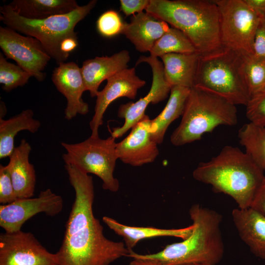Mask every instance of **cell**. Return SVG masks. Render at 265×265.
I'll list each match as a JSON object with an SVG mask.
<instances>
[{
	"label": "cell",
	"mask_w": 265,
	"mask_h": 265,
	"mask_svg": "<svg viewBox=\"0 0 265 265\" xmlns=\"http://www.w3.org/2000/svg\"><path fill=\"white\" fill-rule=\"evenodd\" d=\"M0 265H59L33 234L20 230L0 234Z\"/></svg>",
	"instance_id": "obj_12"
},
{
	"label": "cell",
	"mask_w": 265,
	"mask_h": 265,
	"mask_svg": "<svg viewBox=\"0 0 265 265\" xmlns=\"http://www.w3.org/2000/svg\"><path fill=\"white\" fill-rule=\"evenodd\" d=\"M97 2L92 0L68 13L42 20L24 18L8 4L4 5L0 7V20L7 27L39 40L59 65L68 58L61 50L62 42L67 38L77 37L75 26L90 12Z\"/></svg>",
	"instance_id": "obj_6"
},
{
	"label": "cell",
	"mask_w": 265,
	"mask_h": 265,
	"mask_svg": "<svg viewBox=\"0 0 265 265\" xmlns=\"http://www.w3.org/2000/svg\"><path fill=\"white\" fill-rule=\"evenodd\" d=\"M182 120L170 137L177 146L200 140L202 135L220 125L235 126L238 122L236 105L213 93L192 87Z\"/></svg>",
	"instance_id": "obj_5"
},
{
	"label": "cell",
	"mask_w": 265,
	"mask_h": 265,
	"mask_svg": "<svg viewBox=\"0 0 265 265\" xmlns=\"http://www.w3.org/2000/svg\"><path fill=\"white\" fill-rule=\"evenodd\" d=\"M184 265H212L208 264H190Z\"/></svg>",
	"instance_id": "obj_38"
},
{
	"label": "cell",
	"mask_w": 265,
	"mask_h": 265,
	"mask_svg": "<svg viewBox=\"0 0 265 265\" xmlns=\"http://www.w3.org/2000/svg\"><path fill=\"white\" fill-rule=\"evenodd\" d=\"M124 23L117 11L109 10L104 12L98 18L96 27L101 35L110 38L122 34Z\"/></svg>",
	"instance_id": "obj_30"
},
{
	"label": "cell",
	"mask_w": 265,
	"mask_h": 265,
	"mask_svg": "<svg viewBox=\"0 0 265 265\" xmlns=\"http://www.w3.org/2000/svg\"><path fill=\"white\" fill-rule=\"evenodd\" d=\"M151 120L145 115L134 127L129 134L117 143V157L123 163L140 166L153 162L159 154L158 144L151 137Z\"/></svg>",
	"instance_id": "obj_15"
},
{
	"label": "cell",
	"mask_w": 265,
	"mask_h": 265,
	"mask_svg": "<svg viewBox=\"0 0 265 265\" xmlns=\"http://www.w3.org/2000/svg\"><path fill=\"white\" fill-rule=\"evenodd\" d=\"M239 142L245 153L265 171V127L249 122L238 130Z\"/></svg>",
	"instance_id": "obj_26"
},
{
	"label": "cell",
	"mask_w": 265,
	"mask_h": 265,
	"mask_svg": "<svg viewBox=\"0 0 265 265\" xmlns=\"http://www.w3.org/2000/svg\"><path fill=\"white\" fill-rule=\"evenodd\" d=\"M142 62L148 63L151 68V87L148 94L136 102H130L120 106L117 115L119 118L124 119V123L121 127L109 130L111 136L115 139L122 136L146 115L145 110L150 104L155 105L164 100L170 93L171 87L166 81L162 62L157 57L141 56L136 65Z\"/></svg>",
	"instance_id": "obj_11"
},
{
	"label": "cell",
	"mask_w": 265,
	"mask_h": 265,
	"mask_svg": "<svg viewBox=\"0 0 265 265\" xmlns=\"http://www.w3.org/2000/svg\"><path fill=\"white\" fill-rule=\"evenodd\" d=\"M242 62L241 55L226 49L200 56L193 87L218 95L236 106H246L249 96Z\"/></svg>",
	"instance_id": "obj_7"
},
{
	"label": "cell",
	"mask_w": 265,
	"mask_h": 265,
	"mask_svg": "<svg viewBox=\"0 0 265 265\" xmlns=\"http://www.w3.org/2000/svg\"><path fill=\"white\" fill-rule=\"evenodd\" d=\"M150 0H120V10L126 16L143 12L150 3Z\"/></svg>",
	"instance_id": "obj_33"
},
{
	"label": "cell",
	"mask_w": 265,
	"mask_h": 265,
	"mask_svg": "<svg viewBox=\"0 0 265 265\" xmlns=\"http://www.w3.org/2000/svg\"><path fill=\"white\" fill-rule=\"evenodd\" d=\"M189 214L193 230L187 238L167 245L155 253L140 254L132 251L127 257L154 261L159 265L218 264L224 253L220 230L221 215L199 204L190 207Z\"/></svg>",
	"instance_id": "obj_2"
},
{
	"label": "cell",
	"mask_w": 265,
	"mask_h": 265,
	"mask_svg": "<svg viewBox=\"0 0 265 265\" xmlns=\"http://www.w3.org/2000/svg\"><path fill=\"white\" fill-rule=\"evenodd\" d=\"M170 28L166 22L147 12L133 15L129 23H125L124 34L140 52H150L155 43Z\"/></svg>",
	"instance_id": "obj_19"
},
{
	"label": "cell",
	"mask_w": 265,
	"mask_h": 265,
	"mask_svg": "<svg viewBox=\"0 0 265 265\" xmlns=\"http://www.w3.org/2000/svg\"><path fill=\"white\" fill-rule=\"evenodd\" d=\"M103 222L116 234L121 237L131 252L138 242L143 239L160 237H173L183 240L192 234L193 225L178 229H161L152 227L131 226L123 224L114 219L105 216Z\"/></svg>",
	"instance_id": "obj_21"
},
{
	"label": "cell",
	"mask_w": 265,
	"mask_h": 265,
	"mask_svg": "<svg viewBox=\"0 0 265 265\" xmlns=\"http://www.w3.org/2000/svg\"><path fill=\"white\" fill-rule=\"evenodd\" d=\"M129 265H159L158 263L149 260L132 259Z\"/></svg>",
	"instance_id": "obj_37"
},
{
	"label": "cell",
	"mask_w": 265,
	"mask_h": 265,
	"mask_svg": "<svg viewBox=\"0 0 265 265\" xmlns=\"http://www.w3.org/2000/svg\"><path fill=\"white\" fill-rule=\"evenodd\" d=\"M150 56L157 57L176 53L189 54L197 51L187 36L181 30L172 27L155 43L150 51Z\"/></svg>",
	"instance_id": "obj_27"
},
{
	"label": "cell",
	"mask_w": 265,
	"mask_h": 265,
	"mask_svg": "<svg viewBox=\"0 0 265 265\" xmlns=\"http://www.w3.org/2000/svg\"><path fill=\"white\" fill-rule=\"evenodd\" d=\"M31 151L30 144L25 139L15 147L6 165L17 199L31 198L34 194L36 174L29 160Z\"/></svg>",
	"instance_id": "obj_20"
},
{
	"label": "cell",
	"mask_w": 265,
	"mask_h": 265,
	"mask_svg": "<svg viewBox=\"0 0 265 265\" xmlns=\"http://www.w3.org/2000/svg\"><path fill=\"white\" fill-rule=\"evenodd\" d=\"M220 16V36L224 49L242 56L253 55L261 17L244 0H216Z\"/></svg>",
	"instance_id": "obj_9"
},
{
	"label": "cell",
	"mask_w": 265,
	"mask_h": 265,
	"mask_svg": "<svg viewBox=\"0 0 265 265\" xmlns=\"http://www.w3.org/2000/svg\"><path fill=\"white\" fill-rule=\"evenodd\" d=\"M242 57V71L250 101L265 93V60L253 54Z\"/></svg>",
	"instance_id": "obj_28"
},
{
	"label": "cell",
	"mask_w": 265,
	"mask_h": 265,
	"mask_svg": "<svg viewBox=\"0 0 265 265\" xmlns=\"http://www.w3.org/2000/svg\"><path fill=\"white\" fill-rule=\"evenodd\" d=\"M261 17L265 19V0H244Z\"/></svg>",
	"instance_id": "obj_36"
},
{
	"label": "cell",
	"mask_w": 265,
	"mask_h": 265,
	"mask_svg": "<svg viewBox=\"0 0 265 265\" xmlns=\"http://www.w3.org/2000/svg\"><path fill=\"white\" fill-rule=\"evenodd\" d=\"M253 55L265 60V19H261L253 46Z\"/></svg>",
	"instance_id": "obj_34"
},
{
	"label": "cell",
	"mask_w": 265,
	"mask_h": 265,
	"mask_svg": "<svg viewBox=\"0 0 265 265\" xmlns=\"http://www.w3.org/2000/svg\"><path fill=\"white\" fill-rule=\"evenodd\" d=\"M115 138L111 136L106 139L90 136L79 143L62 142L61 146L66 152L62 155L65 164H72L84 173L93 174L103 182L104 189L117 192L118 180L114 176L116 160Z\"/></svg>",
	"instance_id": "obj_8"
},
{
	"label": "cell",
	"mask_w": 265,
	"mask_h": 265,
	"mask_svg": "<svg viewBox=\"0 0 265 265\" xmlns=\"http://www.w3.org/2000/svg\"><path fill=\"white\" fill-rule=\"evenodd\" d=\"M130 60L129 52L122 50L110 56H96L83 61L80 69L86 90L89 91L90 96H97L104 80L127 68Z\"/></svg>",
	"instance_id": "obj_17"
},
{
	"label": "cell",
	"mask_w": 265,
	"mask_h": 265,
	"mask_svg": "<svg viewBox=\"0 0 265 265\" xmlns=\"http://www.w3.org/2000/svg\"><path fill=\"white\" fill-rule=\"evenodd\" d=\"M195 180L232 197L238 208H250L265 179L264 171L237 147L225 146L215 157L200 162L192 173Z\"/></svg>",
	"instance_id": "obj_3"
},
{
	"label": "cell",
	"mask_w": 265,
	"mask_h": 265,
	"mask_svg": "<svg viewBox=\"0 0 265 265\" xmlns=\"http://www.w3.org/2000/svg\"><path fill=\"white\" fill-rule=\"evenodd\" d=\"M61 196L50 188L41 191L38 197L18 199L13 202L0 206V226L5 232L21 230L27 220L39 213L54 216L62 210Z\"/></svg>",
	"instance_id": "obj_13"
},
{
	"label": "cell",
	"mask_w": 265,
	"mask_h": 265,
	"mask_svg": "<svg viewBox=\"0 0 265 265\" xmlns=\"http://www.w3.org/2000/svg\"><path fill=\"white\" fill-rule=\"evenodd\" d=\"M190 88L174 86L171 87L168 102L161 112L151 122L152 139L162 143L169 125L183 115Z\"/></svg>",
	"instance_id": "obj_24"
},
{
	"label": "cell",
	"mask_w": 265,
	"mask_h": 265,
	"mask_svg": "<svg viewBox=\"0 0 265 265\" xmlns=\"http://www.w3.org/2000/svg\"><path fill=\"white\" fill-rule=\"evenodd\" d=\"M145 84L146 81L136 75L134 68H127L108 79L96 96L94 114L89 122L91 136L99 137L98 130L103 124L104 115L112 102L121 97L134 99L138 89Z\"/></svg>",
	"instance_id": "obj_14"
},
{
	"label": "cell",
	"mask_w": 265,
	"mask_h": 265,
	"mask_svg": "<svg viewBox=\"0 0 265 265\" xmlns=\"http://www.w3.org/2000/svg\"><path fill=\"white\" fill-rule=\"evenodd\" d=\"M17 199L7 166L0 165V203L6 205Z\"/></svg>",
	"instance_id": "obj_32"
},
{
	"label": "cell",
	"mask_w": 265,
	"mask_h": 265,
	"mask_svg": "<svg viewBox=\"0 0 265 265\" xmlns=\"http://www.w3.org/2000/svg\"><path fill=\"white\" fill-rule=\"evenodd\" d=\"M250 207L265 216V179L256 193Z\"/></svg>",
	"instance_id": "obj_35"
},
{
	"label": "cell",
	"mask_w": 265,
	"mask_h": 265,
	"mask_svg": "<svg viewBox=\"0 0 265 265\" xmlns=\"http://www.w3.org/2000/svg\"><path fill=\"white\" fill-rule=\"evenodd\" d=\"M146 12L181 30L201 56L223 50L220 16L215 0H150Z\"/></svg>",
	"instance_id": "obj_4"
},
{
	"label": "cell",
	"mask_w": 265,
	"mask_h": 265,
	"mask_svg": "<svg viewBox=\"0 0 265 265\" xmlns=\"http://www.w3.org/2000/svg\"><path fill=\"white\" fill-rule=\"evenodd\" d=\"M0 47L6 58L15 60L37 80H44L46 75L43 71L51 57L39 40L0 26Z\"/></svg>",
	"instance_id": "obj_10"
},
{
	"label": "cell",
	"mask_w": 265,
	"mask_h": 265,
	"mask_svg": "<svg viewBox=\"0 0 265 265\" xmlns=\"http://www.w3.org/2000/svg\"><path fill=\"white\" fill-rule=\"evenodd\" d=\"M200 55L193 53H168L161 56L166 81L171 87H193Z\"/></svg>",
	"instance_id": "obj_22"
},
{
	"label": "cell",
	"mask_w": 265,
	"mask_h": 265,
	"mask_svg": "<svg viewBox=\"0 0 265 265\" xmlns=\"http://www.w3.org/2000/svg\"><path fill=\"white\" fill-rule=\"evenodd\" d=\"M31 75L18 65L8 62L0 53V83L3 90L9 92L19 86L25 85Z\"/></svg>",
	"instance_id": "obj_29"
},
{
	"label": "cell",
	"mask_w": 265,
	"mask_h": 265,
	"mask_svg": "<svg viewBox=\"0 0 265 265\" xmlns=\"http://www.w3.org/2000/svg\"><path fill=\"white\" fill-rule=\"evenodd\" d=\"M232 216L241 239L256 257L265 259V216L251 207L235 208Z\"/></svg>",
	"instance_id": "obj_18"
},
{
	"label": "cell",
	"mask_w": 265,
	"mask_h": 265,
	"mask_svg": "<svg viewBox=\"0 0 265 265\" xmlns=\"http://www.w3.org/2000/svg\"><path fill=\"white\" fill-rule=\"evenodd\" d=\"M52 80L58 91L67 100L65 118L70 120L78 114L85 115L89 106L82 99L86 90L80 68L74 62H63L55 68Z\"/></svg>",
	"instance_id": "obj_16"
},
{
	"label": "cell",
	"mask_w": 265,
	"mask_h": 265,
	"mask_svg": "<svg viewBox=\"0 0 265 265\" xmlns=\"http://www.w3.org/2000/svg\"><path fill=\"white\" fill-rule=\"evenodd\" d=\"M75 197L56 253L59 265H110L130 253L124 242L105 237L93 213V178L72 164H65Z\"/></svg>",
	"instance_id": "obj_1"
},
{
	"label": "cell",
	"mask_w": 265,
	"mask_h": 265,
	"mask_svg": "<svg viewBox=\"0 0 265 265\" xmlns=\"http://www.w3.org/2000/svg\"><path fill=\"white\" fill-rule=\"evenodd\" d=\"M8 5L20 16L32 20L68 13L79 6L75 0H13Z\"/></svg>",
	"instance_id": "obj_23"
},
{
	"label": "cell",
	"mask_w": 265,
	"mask_h": 265,
	"mask_svg": "<svg viewBox=\"0 0 265 265\" xmlns=\"http://www.w3.org/2000/svg\"><path fill=\"white\" fill-rule=\"evenodd\" d=\"M33 116V110L26 109L6 120L0 117V159L9 157L13 153L15 137L18 132L26 130L34 133L38 131L41 124Z\"/></svg>",
	"instance_id": "obj_25"
},
{
	"label": "cell",
	"mask_w": 265,
	"mask_h": 265,
	"mask_svg": "<svg viewBox=\"0 0 265 265\" xmlns=\"http://www.w3.org/2000/svg\"><path fill=\"white\" fill-rule=\"evenodd\" d=\"M246 107L250 122L265 127V93L250 101Z\"/></svg>",
	"instance_id": "obj_31"
}]
</instances>
